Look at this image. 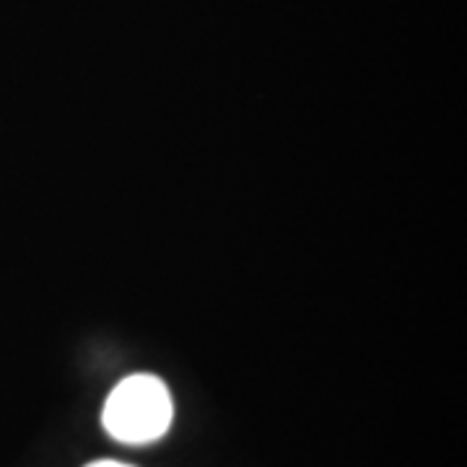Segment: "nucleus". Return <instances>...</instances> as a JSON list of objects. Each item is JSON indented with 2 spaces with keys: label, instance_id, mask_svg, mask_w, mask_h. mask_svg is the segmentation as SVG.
<instances>
[{
  "label": "nucleus",
  "instance_id": "obj_1",
  "mask_svg": "<svg viewBox=\"0 0 467 467\" xmlns=\"http://www.w3.org/2000/svg\"><path fill=\"white\" fill-rule=\"evenodd\" d=\"M171 413L167 384L153 374H133L109 392L101 423L122 444H150L167 434Z\"/></svg>",
  "mask_w": 467,
  "mask_h": 467
},
{
  "label": "nucleus",
  "instance_id": "obj_2",
  "mask_svg": "<svg viewBox=\"0 0 467 467\" xmlns=\"http://www.w3.org/2000/svg\"><path fill=\"white\" fill-rule=\"evenodd\" d=\"M86 467H133V465H125V462H117V460H99V462H91V465Z\"/></svg>",
  "mask_w": 467,
  "mask_h": 467
}]
</instances>
